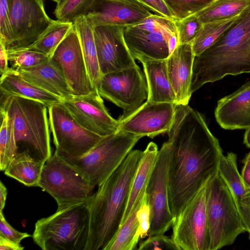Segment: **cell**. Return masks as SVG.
I'll return each mask as SVG.
<instances>
[{
  "instance_id": "34",
  "label": "cell",
  "mask_w": 250,
  "mask_h": 250,
  "mask_svg": "<svg viewBox=\"0 0 250 250\" xmlns=\"http://www.w3.org/2000/svg\"><path fill=\"white\" fill-rule=\"evenodd\" d=\"M6 52L11 67L15 70L36 66L50 58L47 55L24 48L8 49Z\"/></svg>"
},
{
  "instance_id": "32",
  "label": "cell",
  "mask_w": 250,
  "mask_h": 250,
  "mask_svg": "<svg viewBox=\"0 0 250 250\" xmlns=\"http://www.w3.org/2000/svg\"><path fill=\"white\" fill-rule=\"evenodd\" d=\"M204 23L191 42L193 53L198 56L211 46L239 16Z\"/></svg>"
},
{
  "instance_id": "5",
  "label": "cell",
  "mask_w": 250,
  "mask_h": 250,
  "mask_svg": "<svg viewBox=\"0 0 250 250\" xmlns=\"http://www.w3.org/2000/svg\"><path fill=\"white\" fill-rule=\"evenodd\" d=\"M89 231L88 199L58 208L38 220L33 241L43 250H85Z\"/></svg>"
},
{
  "instance_id": "24",
  "label": "cell",
  "mask_w": 250,
  "mask_h": 250,
  "mask_svg": "<svg viewBox=\"0 0 250 250\" xmlns=\"http://www.w3.org/2000/svg\"><path fill=\"white\" fill-rule=\"evenodd\" d=\"M0 96H18L40 102L47 107L62 102L59 97L24 80L15 69L9 67L1 75Z\"/></svg>"
},
{
  "instance_id": "39",
  "label": "cell",
  "mask_w": 250,
  "mask_h": 250,
  "mask_svg": "<svg viewBox=\"0 0 250 250\" xmlns=\"http://www.w3.org/2000/svg\"><path fill=\"white\" fill-rule=\"evenodd\" d=\"M137 216L139 222L138 236L141 240L148 234L150 226L151 210L146 192L143 202L137 211Z\"/></svg>"
},
{
  "instance_id": "43",
  "label": "cell",
  "mask_w": 250,
  "mask_h": 250,
  "mask_svg": "<svg viewBox=\"0 0 250 250\" xmlns=\"http://www.w3.org/2000/svg\"><path fill=\"white\" fill-rule=\"evenodd\" d=\"M24 247L0 235V250H22Z\"/></svg>"
},
{
  "instance_id": "36",
  "label": "cell",
  "mask_w": 250,
  "mask_h": 250,
  "mask_svg": "<svg viewBox=\"0 0 250 250\" xmlns=\"http://www.w3.org/2000/svg\"><path fill=\"white\" fill-rule=\"evenodd\" d=\"M176 21L195 14L214 0H163Z\"/></svg>"
},
{
  "instance_id": "4",
  "label": "cell",
  "mask_w": 250,
  "mask_h": 250,
  "mask_svg": "<svg viewBox=\"0 0 250 250\" xmlns=\"http://www.w3.org/2000/svg\"><path fill=\"white\" fill-rule=\"evenodd\" d=\"M47 106L36 100L0 96V111L6 113L18 152L26 151L43 163L52 155Z\"/></svg>"
},
{
  "instance_id": "42",
  "label": "cell",
  "mask_w": 250,
  "mask_h": 250,
  "mask_svg": "<svg viewBox=\"0 0 250 250\" xmlns=\"http://www.w3.org/2000/svg\"><path fill=\"white\" fill-rule=\"evenodd\" d=\"M137 0L149 10L155 12L156 14L174 20L171 12L163 0Z\"/></svg>"
},
{
  "instance_id": "28",
  "label": "cell",
  "mask_w": 250,
  "mask_h": 250,
  "mask_svg": "<svg viewBox=\"0 0 250 250\" xmlns=\"http://www.w3.org/2000/svg\"><path fill=\"white\" fill-rule=\"evenodd\" d=\"M44 164L24 151L17 152L4 172L26 186L38 187Z\"/></svg>"
},
{
  "instance_id": "1",
  "label": "cell",
  "mask_w": 250,
  "mask_h": 250,
  "mask_svg": "<svg viewBox=\"0 0 250 250\" xmlns=\"http://www.w3.org/2000/svg\"><path fill=\"white\" fill-rule=\"evenodd\" d=\"M170 143L168 201L175 218L218 173L223 150L203 116L188 104L176 105L167 132Z\"/></svg>"
},
{
  "instance_id": "50",
  "label": "cell",
  "mask_w": 250,
  "mask_h": 250,
  "mask_svg": "<svg viewBox=\"0 0 250 250\" xmlns=\"http://www.w3.org/2000/svg\"><path fill=\"white\" fill-rule=\"evenodd\" d=\"M52 0L55 2H56L57 3H58L60 1H61V0Z\"/></svg>"
},
{
  "instance_id": "25",
  "label": "cell",
  "mask_w": 250,
  "mask_h": 250,
  "mask_svg": "<svg viewBox=\"0 0 250 250\" xmlns=\"http://www.w3.org/2000/svg\"><path fill=\"white\" fill-rule=\"evenodd\" d=\"M141 62L147 83V101L176 104L175 95L168 76L167 59L146 60Z\"/></svg>"
},
{
  "instance_id": "49",
  "label": "cell",
  "mask_w": 250,
  "mask_h": 250,
  "mask_svg": "<svg viewBox=\"0 0 250 250\" xmlns=\"http://www.w3.org/2000/svg\"><path fill=\"white\" fill-rule=\"evenodd\" d=\"M242 162L244 164L250 165V152L247 154L245 158L243 160Z\"/></svg>"
},
{
  "instance_id": "7",
  "label": "cell",
  "mask_w": 250,
  "mask_h": 250,
  "mask_svg": "<svg viewBox=\"0 0 250 250\" xmlns=\"http://www.w3.org/2000/svg\"><path fill=\"white\" fill-rule=\"evenodd\" d=\"M141 138L119 130L105 137L84 155L62 158L79 170L95 188L118 168Z\"/></svg>"
},
{
  "instance_id": "30",
  "label": "cell",
  "mask_w": 250,
  "mask_h": 250,
  "mask_svg": "<svg viewBox=\"0 0 250 250\" xmlns=\"http://www.w3.org/2000/svg\"><path fill=\"white\" fill-rule=\"evenodd\" d=\"M73 27V22L53 20L32 44L24 48L51 57L53 52Z\"/></svg>"
},
{
  "instance_id": "37",
  "label": "cell",
  "mask_w": 250,
  "mask_h": 250,
  "mask_svg": "<svg viewBox=\"0 0 250 250\" xmlns=\"http://www.w3.org/2000/svg\"><path fill=\"white\" fill-rule=\"evenodd\" d=\"M176 22L178 45L192 42L203 24L195 14L176 21Z\"/></svg>"
},
{
  "instance_id": "14",
  "label": "cell",
  "mask_w": 250,
  "mask_h": 250,
  "mask_svg": "<svg viewBox=\"0 0 250 250\" xmlns=\"http://www.w3.org/2000/svg\"><path fill=\"white\" fill-rule=\"evenodd\" d=\"M62 104L82 126L103 137L119 130V122L109 113L97 89L87 95H72Z\"/></svg>"
},
{
  "instance_id": "8",
  "label": "cell",
  "mask_w": 250,
  "mask_h": 250,
  "mask_svg": "<svg viewBox=\"0 0 250 250\" xmlns=\"http://www.w3.org/2000/svg\"><path fill=\"white\" fill-rule=\"evenodd\" d=\"M38 187L55 200L58 208L86 201L94 188L79 170L56 151L44 163Z\"/></svg>"
},
{
  "instance_id": "29",
  "label": "cell",
  "mask_w": 250,
  "mask_h": 250,
  "mask_svg": "<svg viewBox=\"0 0 250 250\" xmlns=\"http://www.w3.org/2000/svg\"><path fill=\"white\" fill-rule=\"evenodd\" d=\"M146 189L139 197L126 220L121 226L115 237L105 250H133L140 241L138 236L137 211L142 204Z\"/></svg>"
},
{
  "instance_id": "46",
  "label": "cell",
  "mask_w": 250,
  "mask_h": 250,
  "mask_svg": "<svg viewBox=\"0 0 250 250\" xmlns=\"http://www.w3.org/2000/svg\"><path fill=\"white\" fill-rule=\"evenodd\" d=\"M7 189L3 183L0 182V211H3L5 205Z\"/></svg>"
},
{
  "instance_id": "3",
  "label": "cell",
  "mask_w": 250,
  "mask_h": 250,
  "mask_svg": "<svg viewBox=\"0 0 250 250\" xmlns=\"http://www.w3.org/2000/svg\"><path fill=\"white\" fill-rule=\"evenodd\" d=\"M243 73H250V4L211 46L194 57L190 93Z\"/></svg>"
},
{
  "instance_id": "16",
  "label": "cell",
  "mask_w": 250,
  "mask_h": 250,
  "mask_svg": "<svg viewBox=\"0 0 250 250\" xmlns=\"http://www.w3.org/2000/svg\"><path fill=\"white\" fill-rule=\"evenodd\" d=\"M51 58L62 71L73 95H87L94 90L74 25Z\"/></svg>"
},
{
  "instance_id": "26",
  "label": "cell",
  "mask_w": 250,
  "mask_h": 250,
  "mask_svg": "<svg viewBox=\"0 0 250 250\" xmlns=\"http://www.w3.org/2000/svg\"><path fill=\"white\" fill-rule=\"evenodd\" d=\"M79 36L88 74L94 89L97 87L102 77L94 39L93 27L85 15L73 21ZM98 90V89H97Z\"/></svg>"
},
{
  "instance_id": "23",
  "label": "cell",
  "mask_w": 250,
  "mask_h": 250,
  "mask_svg": "<svg viewBox=\"0 0 250 250\" xmlns=\"http://www.w3.org/2000/svg\"><path fill=\"white\" fill-rule=\"evenodd\" d=\"M16 70L24 80L62 101L73 95L62 71L51 57L36 66Z\"/></svg>"
},
{
  "instance_id": "33",
  "label": "cell",
  "mask_w": 250,
  "mask_h": 250,
  "mask_svg": "<svg viewBox=\"0 0 250 250\" xmlns=\"http://www.w3.org/2000/svg\"><path fill=\"white\" fill-rule=\"evenodd\" d=\"M0 168L4 171L17 153L18 148L12 129L5 112L0 111Z\"/></svg>"
},
{
  "instance_id": "6",
  "label": "cell",
  "mask_w": 250,
  "mask_h": 250,
  "mask_svg": "<svg viewBox=\"0 0 250 250\" xmlns=\"http://www.w3.org/2000/svg\"><path fill=\"white\" fill-rule=\"evenodd\" d=\"M209 250L232 244L246 231L230 190L219 173L207 184Z\"/></svg>"
},
{
  "instance_id": "20",
  "label": "cell",
  "mask_w": 250,
  "mask_h": 250,
  "mask_svg": "<svg viewBox=\"0 0 250 250\" xmlns=\"http://www.w3.org/2000/svg\"><path fill=\"white\" fill-rule=\"evenodd\" d=\"M194 57L191 42L178 45L167 59L168 76L176 105L188 104L192 95L190 87Z\"/></svg>"
},
{
  "instance_id": "11",
  "label": "cell",
  "mask_w": 250,
  "mask_h": 250,
  "mask_svg": "<svg viewBox=\"0 0 250 250\" xmlns=\"http://www.w3.org/2000/svg\"><path fill=\"white\" fill-rule=\"evenodd\" d=\"M171 238L177 250H209L207 185L175 218Z\"/></svg>"
},
{
  "instance_id": "27",
  "label": "cell",
  "mask_w": 250,
  "mask_h": 250,
  "mask_svg": "<svg viewBox=\"0 0 250 250\" xmlns=\"http://www.w3.org/2000/svg\"><path fill=\"white\" fill-rule=\"evenodd\" d=\"M143 151V156L132 183L121 225L129 216L141 194L146 189L147 183L156 162L159 149L155 143L150 142Z\"/></svg>"
},
{
  "instance_id": "44",
  "label": "cell",
  "mask_w": 250,
  "mask_h": 250,
  "mask_svg": "<svg viewBox=\"0 0 250 250\" xmlns=\"http://www.w3.org/2000/svg\"><path fill=\"white\" fill-rule=\"evenodd\" d=\"M8 62L6 49L4 45L0 42V71L1 75L9 69Z\"/></svg>"
},
{
  "instance_id": "47",
  "label": "cell",
  "mask_w": 250,
  "mask_h": 250,
  "mask_svg": "<svg viewBox=\"0 0 250 250\" xmlns=\"http://www.w3.org/2000/svg\"><path fill=\"white\" fill-rule=\"evenodd\" d=\"M178 45L177 33L172 34L168 42L169 56L172 53Z\"/></svg>"
},
{
  "instance_id": "45",
  "label": "cell",
  "mask_w": 250,
  "mask_h": 250,
  "mask_svg": "<svg viewBox=\"0 0 250 250\" xmlns=\"http://www.w3.org/2000/svg\"><path fill=\"white\" fill-rule=\"evenodd\" d=\"M241 177L245 185L250 188V165L244 164Z\"/></svg>"
},
{
  "instance_id": "31",
  "label": "cell",
  "mask_w": 250,
  "mask_h": 250,
  "mask_svg": "<svg viewBox=\"0 0 250 250\" xmlns=\"http://www.w3.org/2000/svg\"><path fill=\"white\" fill-rule=\"evenodd\" d=\"M250 4V0H214L195 15L204 24L237 16Z\"/></svg>"
},
{
  "instance_id": "41",
  "label": "cell",
  "mask_w": 250,
  "mask_h": 250,
  "mask_svg": "<svg viewBox=\"0 0 250 250\" xmlns=\"http://www.w3.org/2000/svg\"><path fill=\"white\" fill-rule=\"evenodd\" d=\"M0 235L19 244L23 239L32 236L14 229L6 220L3 211H0Z\"/></svg>"
},
{
  "instance_id": "38",
  "label": "cell",
  "mask_w": 250,
  "mask_h": 250,
  "mask_svg": "<svg viewBox=\"0 0 250 250\" xmlns=\"http://www.w3.org/2000/svg\"><path fill=\"white\" fill-rule=\"evenodd\" d=\"M10 0H0V42L6 50L9 49L14 42L9 10Z\"/></svg>"
},
{
  "instance_id": "2",
  "label": "cell",
  "mask_w": 250,
  "mask_h": 250,
  "mask_svg": "<svg viewBox=\"0 0 250 250\" xmlns=\"http://www.w3.org/2000/svg\"><path fill=\"white\" fill-rule=\"evenodd\" d=\"M143 153L132 150L88 198L89 231L85 250H105L115 237Z\"/></svg>"
},
{
  "instance_id": "15",
  "label": "cell",
  "mask_w": 250,
  "mask_h": 250,
  "mask_svg": "<svg viewBox=\"0 0 250 250\" xmlns=\"http://www.w3.org/2000/svg\"><path fill=\"white\" fill-rule=\"evenodd\" d=\"M9 10L14 40L8 49L32 44L53 21L46 14L43 0H10Z\"/></svg>"
},
{
  "instance_id": "17",
  "label": "cell",
  "mask_w": 250,
  "mask_h": 250,
  "mask_svg": "<svg viewBox=\"0 0 250 250\" xmlns=\"http://www.w3.org/2000/svg\"><path fill=\"white\" fill-rule=\"evenodd\" d=\"M176 105L146 101L134 111L121 116L119 130L151 138L167 133L174 120Z\"/></svg>"
},
{
  "instance_id": "48",
  "label": "cell",
  "mask_w": 250,
  "mask_h": 250,
  "mask_svg": "<svg viewBox=\"0 0 250 250\" xmlns=\"http://www.w3.org/2000/svg\"><path fill=\"white\" fill-rule=\"evenodd\" d=\"M244 143L247 147L250 148V127L246 129L244 137Z\"/></svg>"
},
{
  "instance_id": "12",
  "label": "cell",
  "mask_w": 250,
  "mask_h": 250,
  "mask_svg": "<svg viewBox=\"0 0 250 250\" xmlns=\"http://www.w3.org/2000/svg\"><path fill=\"white\" fill-rule=\"evenodd\" d=\"M97 89L100 96L128 114L147 100L146 77L139 66L103 75Z\"/></svg>"
},
{
  "instance_id": "18",
  "label": "cell",
  "mask_w": 250,
  "mask_h": 250,
  "mask_svg": "<svg viewBox=\"0 0 250 250\" xmlns=\"http://www.w3.org/2000/svg\"><path fill=\"white\" fill-rule=\"evenodd\" d=\"M124 26L99 25L93 28L102 76L137 66L124 38Z\"/></svg>"
},
{
  "instance_id": "10",
  "label": "cell",
  "mask_w": 250,
  "mask_h": 250,
  "mask_svg": "<svg viewBox=\"0 0 250 250\" xmlns=\"http://www.w3.org/2000/svg\"><path fill=\"white\" fill-rule=\"evenodd\" d=\"M47 108L55 151L62 158L81 157L105 137L93 133L79 125L62 102L53 104Z\"/></svg>"
},
{
  "instance_id": "13",
  "label": "cell",
  "mask_w": 250,
  "mask_h": 250,
  "mask_svg": "<svg viewBox=\"0 0 250 250\" xmlns=\"http://www.w3.org/2000/svg\"><path fill=\"white\" fill-rule=\"evenodd\" d=\"M169 157L170 143L167 140L159 149L146 187L151 210L149 236L164 234L172 226L174 221L168 201Z\"/></svg>"
},
{
  "instance_id": "22",
  "label": "cell",
  "mask_w": 250,
  "mask_h": 250,
  "mask_svg": "<svg viewBox=\"0 0 250 250\" xmlns=\"http://www.w3.org/2000/svg\"><path fill=\"white\" fill-rule=\"evenodd\" d=\"M218 173L228 185L250 239V188L243 182L237 165V155L233 152L223 155Z\"/></svg>"
},
{
  "instance_id": "19",
  "label": "cell",
  "mask_w": 250,
  "mask_h": 250,
  "mask_svg": "<svg viewBox=\"0 0 250 250\" xmlns=\"http://www.w3.org/2000/svg\"><path fill=\"white\" fill-rule=\"evenodd\" d=\"M152 14L137 0H92L85 16L92 27L136 24Z\"/></svg>"
},
{
  "instance_id": "35",
  "label": "cell",
  "mask_w": 250,
  "mask_h": 250,
  "mask_svg": "<svg viewBox=\"0 0 250 250\" xmlns=\"http://www.w3.org/2000/svg\"><path fill=\"white\" fill-rule=\"evenodd\" d=\"M92 0H61L57 3L54 14L58 20L71 22L85 15Z\"/></svg>"
},
{
  "instance_id": "40",
  "label": "cell",
  "mask_w": 250,
  "mask_h": 250,
  "mask_svg": "<svg viewBox=\"0 0 250 250\" xmlns=\"http://www.w3.org/2000/svg\"><path fill=\"white\" fill-rule=\"evenodd\" d=\"M139 250H177L171 237L165 234L149 236L139 244Z\"/></svg>"
},
{
  "instance_id": "21",
  "label": "cell",
  "mask_w": 250,
  "mask_h": 250,
  "mask_svg": "<svg viewBox=\"0 0 250 250\" xmlns=\"http://www.w3.org/2000/svg\"><path fill=\"white\" fill-rule=\"evenodd\" d=\"M217 123L225 129L250 127V81L220 99L214 112Z\"/></svg>"
},
{
  "instance_id": "9",
  "label": "cell",
  "mask_w": 250,
  "mask_h": 250,
  "mask_svg": "<svg viewBox=\"0 0 250 250\" xmlns=\"http://www.w3.org/2000/svg\"><path fill=\"white\" fill-rule=\"evenodd\" d=\"M176 20L152 14L140 22L124 27V38L131 54L140 62L169 56L168 42L177 32Z\"/></svg>"
}]
</instances>
